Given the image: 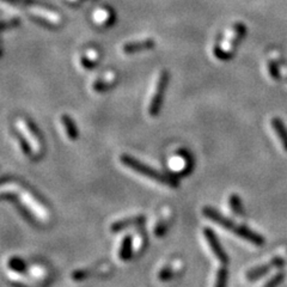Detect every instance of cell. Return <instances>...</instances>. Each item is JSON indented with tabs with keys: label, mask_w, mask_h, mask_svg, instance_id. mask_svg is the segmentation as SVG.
Wrapping results in <instances>:
<instances>
[{
	"label": "cell",
	"mask_w": 287,
	"mask_h": 287,
	"mask_svg": "<svg viewBox=\"0 0 287 287\" xmlns=\"http://www.w3.org/2000/svg\"><path fill=\"white\" fill-rule=\"evenodd\" d=\"M86 275H88V273H86V270H77V272L73 273V280H83V279H86Z\"/></svg>",
	"instance_id": "27"
},
{
	"label": "cell",
	"mask_w": 287,
	"mask_h": 287,
	"mask_svg": "<svg viewBox=\"0 0 287 287\" xmlns=\"http://www.w3.org/2000/svg\"><path fill=\"white\" fill-rule=\"evenodd\" d=\"M4 1L9 2L12 5H21V6H36L40 2L36 1V0H4Z\"/></svg>",
	"instance_id": "24"
},
{
	"label": "cell",
	"mask_w": 287,
	"mask_h": 287,
	"mask_svg": "<svg viewBox=\"0 0 287 287\" xmlns=\"http://www.w3.org/2000/svg\"><path fill=\"white\" fill-rule=\"evenodd\" d=\"M228 205H230L231 210L236 216H243L244 214V207L242 203V199L237 194L230 195L228 197Z\"/></svg>",
	"instance_id": "18"
},
{
	"label": "cell",
	"mask_w": 287,
	"mask_h": 287,
	"mask_svg": "<svg viewBox=\"0 0 287 287\" xmlns=\"http://www.w3.org/2000/svg\"><path fill=\"white\" fill-rule=\"evenodd\" d=\"M181 268H175V266H168L165 267V268H163L159 272V274H158V279H159L160 281H169L171 280V279H174V277L176 274L180 273Z\"/></svg>",
	"instance_id": "19"
},
{
	"label": "cell",
	"mask_w": 287,
	"mask_h": 287,
	"mask_svg": "<svg viewBox=\"0 0 287 287\" xmlns=\"http://www.w3.org/2000/svg\"><path fill=\"white\" fill-rule=\"evenodd\" d=\"M94 21L98 26L104 27L111 22V12L108 9H98L94 13Z\"/></svg>",
	"instance_id": "16"
},
{
	"label": "cell",
	"mask_w": 287,
	"mask_h": 287,
	"mask_svg": "<svg viewBox=\"0 0 287 287\" xmlns=\"http://www.w3.org/2000/svg\"><path fill=\"white\" fill-rule=\"evenodd\" d=\"M17 127H18L19 132L26 136L28 140H29V143L32 144V149L35 150V152L37 153V155L42 152V150H43L42 136H41L40 130H38L37 127L35 126L34 122L29 119L21 118V119H18V121H17Z\"/></svg>",
	"instance_id": "6"
},
{
	"label": "cell",
	"mask_w": 287,
	"mask_h": 287,
	"mask_svg": "<svg viewBox=\"0 0 287 287\" xmlns=\"http://www.w3.org/2000/svg\"><path fill=\"white\" fill-rule=\"evenodd\" d=\"M18 24H21V21L18 18H10V19H2V24H1V29L6 30L11 29V28L17 27Z\"/></svg>",
	"instance_id": "25"
},
{
	"label": "cell",
	"mask_w": 287,
	"mask_h": 287,
	"mask_svg": "<svg viewBox=\"0 0 287 287\" xmlns=\"http://www.w3.org/2000/svg\"><path fill=\"white\" fill-rule=\"evenodd\" d=\"M283 77L285 78V80L287 82V71H285V72H283Z\"/></svg>",
	"instance_id": "28"
},
{
	"label": "cell",
	"mask_w": 287,
	"mask_h": 287,
	"mask_svg": "<svg viewBox=\"0 0 287 287\" xmlns=\"http://www.w3.org/2000/svg\"><path fill=\"white\" fill-rule=\"evenodd\" d=\"M284 277H285L284 272H278L277 274L273 275V277L270 278L269 280L267 281V283L264 284V285L262 287H278L281 283H283Z\"/></svg>",
	"instance_id": "22"
},
{
	"label": "cell",
	"mask_w": 287,
	"mask_h": 287,
	"mask_svg": "<svg viewBox=\"0 0 287 287\" xmlns=\"http://www.w3.org/2000/svg\"><path fill=\"white\" fill-rule=\"evenodd\" d=\"M61 125H63L64 130H65L66 135H67L69 140L72 141L77 140L78 136H79V130H78L73 120L69 118L67 114H64V115L61 116Z\"/></svg>",
	"instance_id": "14"
},
{
	"label": "cell",
	"mask_w": 287,
	"mask_h": 287,
	"mask_svg": "<svg viewBox=\"0 0 287 287\" xmlns=\"http://www.w3.org/2000/svg\"><path fill=\"white\" fill-rule=\"evenodd\" d=\"M227 277H228V272L226 269V267H222L218 272H217V277H216V283H214V287H226L227 285Z\"/></svg>",
	"instance_id": "21"
},
{
	"label": "cell",
	"mask_w": 287,
	"mask_h": 287,
	"mask_svg": "<svg viewBox=\"0 0 287 287\" xmlns=\"http://www.w3.org/2000/svg\"><path fill=\"white\" fill-rule=\"evenodd\" d=\"M94 61L90 59V58L88 57V55H83L82 58H80V65H82V67L84 69H91L94 66Z\"/></svg>",
	"instance_id": "26"
},
{
	"label": "cell",
	"mask_w": 287,
	"mask_h": 287,
	"mask_svg": "<svg viewBox=\"0 0 287 287\" xmlns=\"http://www.w3.org/2000/svg\"><path fill=\"white\" fill-rule=\"evenodd\" d=\"M203 236H205L206 242H207L211 252L213 253L214 256H216L217 260H218L222 264L226 266L228 262H230V258H228L227 254L225 253V250L223 249V245L220 244L216 232H214V231L210 227H205L203 228Z\"/></svg>",
	"instance_id": "7"
},
{
	"label": "cell",
	"mask_w": 287,
	"mask_h": 287,
	"mask_svg": "<svg viewBox=\"0 0 287 287\" xmlns=\"http://www.w3.org/2000/svg\"><path fill=\"white\" fill-rule=\"evenodd\" d=\"M120 160H121V163L124 164L125 166H127L128 169L133 170V171L138 172V174L143 175V176L150 178V180L157 181L160 185H165L168 187H171V188H177L178 187V180L176 177L171 176V175L163 174V172L158 171V170L141 163L140 160L132 157V156L122 155L121 157H120Z\"/></svg>",
	"instance_id": "2"
},
{
	"label": "cell",
	"mask_w": 287,
	"mask_h": 287,
	"mask_svg": "<svg viewBox=\"0 0 287 287\" xmlns=\"http://www.w3.org/2000/svg\"><path fill=\"white\" fill-rule=\"evenodd\" d=\"M145 222L144 216H135V217H129L126 219H120L118 222L113 223L110 226L111 232H120V231L125 230V228L129 226H135V225H140Z\"/></svg>",
	"instance_id": "10"
},
{
	"label": "cell",
	"mask_w": 287,
	"mask_h": 287,
	"mask_svg": "<svg viewBox=\"0 0 287 287\" xmlns=\"http://www.w3.org/2000/svg\"><path fill=\"white\" fill-rule=\"evenodd\" d=\"M28 16L35 23L46 28H51V29L59 27L61 22H63V18H61L59 13L53 10L47 9V7L42 6L41 4L32 6V12L28 13Z\"/></svg>",
	"instance_id": "5"
},
{
	"label": "cell",
	"mask_w": 287,
	"mask_h": 287,
	"mask_svg": "<svg viewBox=\"0 0 287 287\" xmlns=\"http://www.w3.org/2000/svg\"><path fill=\"white\" fill-rule=\"evenodd\" d=\"M133 256V239L132 236L127 235L122 238L119 250V257L121 261H129Z\"/></svg>",
	"instance_id": "15"
},
{
	"label": "cell",
	"mask_w": 287,
	"mask_h": 287,
	"mask_svg": "<svg viewBox=\"0 0 287 287\" xmlns=\"http://www.w3.org/2000/svg\"><path fill=\"white\" fill-rule=\"evenodd\" d=\"M202 214L212 220L216 224L220 225L222 227L226 228L227 231H231L235 235L242 237V238L245 239V241L250 242L254 245H263L264 244V238L258 233L254 232L253 230H250L249 227L244 226V225H238L236 223L232 222V219H228L225 216H223L222 213H219L216 208L213 207H203Z\"/></svg>",
	"instance_id": "1"
},
{
	"label": "cell",
	"mask_w": 287,
	"mask_h": 287,
	"mask_svg": "<svg viewBox=\"0 0 287 287\" xmlns=\"http://www.w3.org/2000/svg\"><path fill=\"white\" fill-rule=\"evenodd\" d=\"M270 126H272L273 130H274L275 135L280 140L281 146L284 147L285 151H287V127L284 124V121L279 118H273L270 120Z\"/></svg>",
	"instance_id": "11"
},
{
	"label": "cell",
	"mask_w": 287,
	"mask_h": 287,
	"mask_svg": "<svg viewBox=\"0 0 287 287\" xmlns=\"http://www.w3.org/2000/svg\"><path fill=\"white\" fill-rule=\"evenodd\" d=\"M267 73L273 82H279L283 78V69H281V61L279 58H270L266 61Z\"/></svg>",
	"instance_id": "13"
},
{
	"label": "cell",
	"mask_w": 287,
	"mask_h": 287,
	"mask_svg": "<svg viewBox=\"0 0 287 287\" xmlns=\"http://www.w3.org/2000/svg\"><path fill=\"white\" fill-rule=\"evenodd\" d=\"M247 32V27L242 22H237L227 32H225L224 38L219 44H216L213 48V55L219 60H228L232 57L236 47L241 42Z\"/></svg>",
	"instance_id": "3"
},
{
	"label": "cell",
	"mask_w": 287,
	"mask_h": 287,
	"mask_svg": "<svg viewBox=\"0 0 287 287\" xmlns=\"http://www.w3.org/2000/svg\"><path fill=\"white\" fill-rule=\"evenodd\" d=\"M155 46L156 42L152 38H144V40L140 41H132V42L125 43L124 46H122V53L127 55L135 54V53L150 51V49H152Z\"/></svg>",
	"instance_id": "9"
},
{
	"label": "cell",
	"mask_w": 287,
	"mask_h": 287,
	"mask_svg": "<svg viewBox=\"0 0 287 287\" xmlns=\"http://www.w3.org/2000/svg\"><path fill=\"white\" fill-rule=\"evenodd\" d=\"M166 230H168V223L165 222V219H161L158 222V224L156 225L155 228V235L157 237H161L165 235Z\"/></svg>",
	"instance_id": "23"
},
{
	"label": "cell",
	"mask_w": 287,
	"mask_h": 287,
	"mask_svg": "<svg viewBox=\"0 0 287 287\" xmlns=\"http://www.w3.org/2000/svg\"><path fill=\"white\" fill-rule=\"evenodd\" d=\"M169 82V73L166 71H160L158 74L157 79H156L155 86H153V90L151 93L149 99V105H147V111H149V115L155 118L158 115L161 103L164 99V94H165L166 86H168Z\"/></svg>",
	"instance_id": "4"
},
{
	"label": "cell",
	"mask_w": 287,
	"mask_h": 287,
	"mask_svg": "<svg viewBox=\"0 0 287 287\" xmlns=\"http://www.w3.org/2000/svg\"><path fill=\"white\" fill-rule=\"evenodd\" d=\"M116 80V73L113 71L107 72L99 79H96L93 83V90L96 93H102V91L107 90L108 88H110L111 85L115 83Z\"/></svg>",
	"instance_id": "12"
},
{
	"label": "cell",
	"mask_w": 287,
	"mask_h": 287,
	"mask_svg": "<svg viewBox=\"0 0 287 287\" xmlns=\"http://www.w3.org/2000/svg\"><path fill=\"white\" fill-rule=\"evenodd\" d=\"M16 138L18 139L19 141V146H21V150L23 151V153L26 156H32V144L29 143V140L22 134L21 132H17L16 133Z\"/></svg>",
	"instance_id": "20"
},
{
	"label": "cell",
	"mask_w": 287,
	"mask_h": 287,
	"mask_svg": "<svg viewBox=\"0 0 287 287\" xmlns=\"http://www.w3.org/2000/svg\"><path fill=\"white\" fill-rule=\"evenodd\" d=\"M7 267L12 272L18 273V274H22V273H24L27 270L26 261L23 258L17 257V256H13V257L10 258L9 262H7Z\"/></svg>",
	"instance_id": "17"
},
{
	"label": "cell",
	"mask_w": 287,
	"mask_h": 287,
	"mask_svg": "<svg viewBox=\"0 0 287 287\" xmlns=\"http://www.w3.org/2000/svg\"><path fill=\"white\" fill-rule=\"evenodd\" d=\"M284 264H285L284 258L273 257L272 260H270L269 262H267V263H263V264H261V266H257V267H255V268L250 269L249 272L247 273V279L249 281H255V280H257V279L263 277V275H266L267 273L270 272L273 268H281Z\"/></svg>",
	"instance_id": "8"
}]
</instances>
